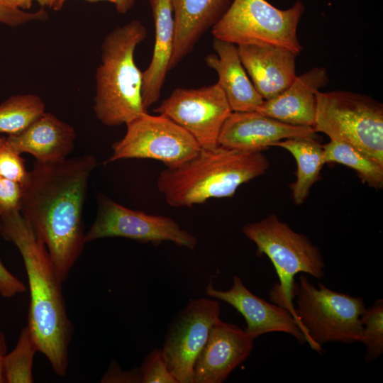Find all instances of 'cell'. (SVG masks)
Segmentation results:
<instances>
[{"label":"cell","mask_w":383,"mask_h":383,"mask_svg":"<svg viewBox=\"0 0 383 383\" xmlns=\"http://www.w3.org/2000/svg\"><path fill=\"white\" fill-rule=\"evenodd\" d=\"M96 165L91 155L57 162L35 160L23 187L20 213L45 246L63 282L86 244L83 210Z\"/></svg>","instance_id":"cell-1"},{"label":"cell","mask_w":383,"mask_h":383,"mask_svg":"<svg viewBox=\"0 0 383 383\" xmlns=\"http://www.w3.org/2000/svg\"><path fill=\"white\" fill-rule=\"evenodd\" d=\"M0 233L18 248L30 292L28 327L53 371L67 374L72 325L59 277L45 246L35 237L20 212L0 218Z\"/></svg>","instance_id":"cell-2"},{"label":"cell","mask_w":383,"mask_h":383,"mask_svg":"<svg viewBox=\"0 0 383 383\" xmlns=\"http://www.w3.org/2000/svg\"><path fill=\"white\" fill-rule=\"evenodd\" d=\"M262 151L201 148L186 162L161 171L157 189L169 205L177 208L231 197L240 185L267 172L270 161Z\"/></svg>","instance_id":"cell-3"},{"label":"cell","mask_w":383,"mask_h":383,"mask_svg":"<svg viewBox=\"0 0 383 383\" xmlns=\"http://www.w3.org/2000/svg\"><path fill=\"white\" fill-rule=\"evenodd\" d=\"M147 33L141 21L133 20L110 31L102 42L93 109L105 126L126 125L148 112L142 98L143 72L134 59Z\"/></svg>","instance_id":"cell-4"},{"label":"cell","mask_w":383,"mask_h":383,"mask_svg":"<svg viewBox=\"0 0 383 383\" xmlns=\"http://www.w3.org/2000/svg\"><path fill=\"white\" fill-rule=\"evenodd\" d=\"M243 233L255 243L257 253L265 255L275 268L279 283L270 292L271 301L289 311L299 326L293 303L294 277L301 272L318 279L324 277L325 263L319 250L274 213L245 224Z\"/></svg>","instance_id":"cell-5"},{"label":"cell","mask_w":383,"mask_h":383,"mask_svg":"<svg viewBox=\"0 0 383 383\" xmlns=\"http://www.w3.org/2000/svg\"><path fill=\"white\" fill-rule=\"evenodd\" d=\"M294 299L300 328L313 350L321 353L322 345L329 342H360V316L366 308L361 297L333 291L321 283L316 287L301 274Z\"/></svg>","instance_id":"cell-6"},{"label":"cell","mask_w":383,"mask_h":383,"mask_svg":"<svg viewBox=\"0 0 383 383\" xmlns=\"http://www.w3.org/2000/svg\"><path fill=\"white\" fill-rule=\"evenodd\" d=\"M313 127L331 140L350 144L383 166V105L360 93L318 91Z\"/></svg>","instance_id":"cell-7"},{"label":"cell","mask_w":383,"mask_h":383,"mask_svg":"<svg viewBox=\"0 0 383 383\" xmlns=\"http://www.w3.org/2000/svg\"><path fill=\"white\" fill-rule=\"evenodd\" d=\"M304 11L300 0L287 9L266 0H233L211 33L215 38L236 45H275L299 55L302 46L297 28Z\"/></svg>","instance_id":"cell-8"},{"label":"cell","mask_w":383,"mask_h":383,"mask_svg":"<svg viewBox=\"0 0 383 383\" xmlns=\"http://www.w3.org/2000/svg\"><path fill=\"white\" fill-rule=\"evenodd\" d=\"M126 127L125 135L113 144L108 162L154 159L171 167L189 160L201 149L189 132L160 114L145 113L127 123Z\"/></svg>","instance_id":"cell-9"},{"label":"cell","mask_w":383,"mask_h":383,"mask_svg":"<svg viewBox=\"0 0 383 383\" xmlns=\"http://www.w3.org/2000/svg\"><path fill=\"white\" fill-rule=\"evenodd\" d=\"M98 206L96 217L85 233L86 243L118 237L155 244L170 241L189 249L196 246V238L170 217L127 208L104 194L98 196Z\"/></svg>","instance_id":"cell-10"},{"label":"cell","mask_w":383,"mask_h":383,"mask_svg":"<svg viewBox=\"0 0 383 383\" xmlns=\"http://www.w3.org/2000/svg\"><path fill=\"white\" fill-rule=\"evenodd\" d=\"M219 319V302L201 298L190 299L170 322L161 350L178 383H193L196 360Z\"/></svg>","instance_id":"cell-11"},{"label":"cell","mask_w":383,"mask_h":383,"mask_svg":"<svg viewBox=\"0 0 383 383\" xmlns=\"http://www.w3.org/2000/svg\"><path fill=\"white\" fill-rule=\"evenodd\" d=\"M155 111L189 132L201 148L218 146L221 129L232 110L219 85L176 88Z\"/></svg>","instance_id":"cell-12"},{"label":"cell","mask_w":383,"mask_h":383,"mask_svg":"<svg viewBox=\"0 0 383 383\" xmlns=\"http://www.w3.org/2000/svg\"><path fill=\"white\" fill-rule=\"evenodd\" d=\"M254 340L239 326L217 321L194 367L193 383H222L250 355Z\"/></svg>","instance_id":"cell-13"},{"label":"cell","mask_w":383,"mask_h":383,"mask_svg":"<svg viewBox=\"0 0 383 383\" xmlns=\"http://www.w3.org/2000/svg\"><path fill=\"white\" fill-rule=\"evenodd\" d=\"M206 293L235 309L245 318V330L253 339L267 333L282 332L292 335L301 343L306 342L302 331L289 311L252 294L237 275L233 276L229 289H217L210 283Z\"/></svg>","instance_id":"cell-14"},{"label":"cell","mask_w":383,"mask_h":383,"mask_svg":"<svg viewBox=\"0 0 383 383\" xmlns=\"http://www.w3.org/2000/svg\"><path fill=\"white\" fill-rule=\"evenodd\" d=\"M316 133L312 127L287 124L256 111H232L221 129L218 145L239 150H265L278 141Z\"/></svg>","instance_id":"cell-15"},{"label":"cell","mask_w":383,"mask_h":383,"mask_svg":"<svg viewBox=\"0 0 383 383\" xmlns=\"http://www.w3.org/2000/svg\"><path fill=\"white\" fill-rule=\"evenodd\" d=\"M240 61L264 100L281 94L296 77L298 54L270 45H237Z\"/></svg>","instance_id":"cell-16"},{"label":"cell","mask_w":383,"mask_h":383,"mask_svg":"<svg viewBox=\"0 0 383 383\" xmlns=\"http://www.w3.org/2000/svg\"><path fill=\"white\" fill-rule=\"evenodd\" d=\"M328 82L325 67H313L296 76L281 94L264 100L256 111L287 124L313 128L316 112V94Z\"/></svg>","instance_id":"cell-17"},{"label":"cell","mask_w":383,"mask_h":383,"mask_svg":"<svg viewBox=\"0 0 383 383\" xmlns=\"http://www.w3.org/2000/svg\"><path fill=\"white\" fill-rule=\"evenodd\" d=\"M76 137L72 126L45 111L25 130L7 138L21 154H30L39 162H57L72 152Z\"/></svg>","instance_id":"cell-18"},{"label":"cell","mask_w":383,"mask_h":383,"mask_svg":"<svg viewBox=\"0 0 383 383\" xmlns=\"http://www.w3.org/2000/svg\"><path fill=\"white\" fill-rule=\"evenodd\" d=\"M233 0H172L174 42L170 70L194 48L223 16Z\"/></svg>","instance_id":"cell-19"},{"label":"cell","mask_w":383,"mask_h":383,"mask_svg":"<svg viewBox=\"0 0 383 383\" xmlns=\"http://www.w3.org/2000/svg\"><path fill=\"white\" fill-rule=\"evenodd\" d=\"M215 53L205 57L206 65L218 74V82L232 111H255L264 99L248 78L237 45L214 38Z\"/></svg>","instance_id":"cell-20"},{"label":"cell","mask_w":383,"mask_h":383,"mask_svg":"<svg viewBox=\"0 0 383 383\" xmlns=\"http://www.w3.org/2000/svg\"><path fill=\"white\" fill-rule=\"evenodd\" d=\"M155 25V44L151 61L143 72L142 98L144 108L160 99L172 55L174 21L172 0H149Z\"/></svg>","instance_id":"cell-21"},{"label":"cell","mask_w":383,"mask_h":383,"mask_svg":"<svg viewBox=\"0 0 383 383\" xmlns=\"http://www.w3.org/2000/svg\"><path fill=\"white\" fill-rule=\"evenodd\" d=\"M272 146L289 151L296 160V179L291 184L290 189L294 203L301 205L307 199L313 185L320 179V172L324 165L323 145L316 136H307L284 139L274 143Z\"/></svg>","instance_id":"cell-22"},{"label":"cell","mask_w":383,"mask_h":383,"mask_svg":"<svg viewBox=\"0 0 383 383\" xmlns=\"http://www.w3.org/2000/svg\"><path fill=\"white\" fill-rule=\"evenodd\" d=\"M322 161L324 165L335 162L349 167L369 187H383V166L350 144L331 140L323 145Z\"/></svg>","instance_id":"cell-23"},{"label":"cell","mask_w":383,"mask_h":383,"mask_svg":"<svg viewBox=\"0 0 383 383\" xmlns=\"http://www.w3.org/2000/svg\"><path fill=\"white\" fill-rule=\"evenodd\" d=\"M45 111V104L38 95L12 96L0 104V133L18 134Z\"/></svg>","instance_id":"cell-24"},{"label":"cell","mask_w":383,"mask_h":383,"mask_svg":"<svg viewBox=\"0 0 383 383\" xmlns=\"http://www.w3.org/2000/svg\"><path fill=\"white\" fill-rule=\"evenodd\" d=\"M37 345L28 326L20 332L14 348L6 353L4 359L5 382H33V365Z\"/></svg>","instance_id":"cell-25"},{"label":"cell","mask_w":383,"mask_h":383,"mask_svg":"<svg viewBox=\"0 0 383 383\" xmlns=\"http://www.w3.org/2000/svg\"><path fill=\"white\" fill-rule=\"evenodd\" d=\"M360 342L366 346L365 360L370 362L383 353V300L378 299L372 306L365 308L360 316Z\"/></svg>","instance_id":"cell-26"},{"label":"cell","mask_w":383,"mask_h":383,"mask_svg":"<svg viewBox=\"0 0 383 383\" xmlns=\"http://www.w3.org/2000/svg\"><path fill=\"white\" fill-rule=\"evenodd\" d=\"M6 137H0V177L26 184L28 171L23 158Z\"/></svg>","instance_id":"cell-27"},{"label":"cell","mask_w":383,"mask_h":383,"mask_svg":"<svg viewBox=\"0 0 383 383\" xmlns=\"http://www.w3.org/2000/svg\"><path fill=\"white\" fill-rule=\"evenodd\" d=\"M140 383H178L169 370L162 350L154 348L138 368Z\"/></svg>","instance_id":"cell-28"},{"label":"cell","mask_w":383,"mask_h":383,"mask_svg":"<svg viewBox=\"0 0 383 383\" xmlns=\"http://www.w3.org/2000/svg\"><path fill=\"white\" fill-rule=\"evenodd\" d=\"M23 191L20 183L0 177V218L20 212Z\"/></svg>","instance_id":"cell-29"},{"label":"cell","mask_w":383,"mask_h":383,"mask_svg":"<svg viewBox=\"0 0 383 383\" xmlns=\"http://www.w3.org/2000/svg\"><path fill=\"white\" fill-rule=\"evenodd\" d=\"M48 12L43 9L37 11L27 12L18 9L5 0H0V23L11 27H17L34 21H45Z\"/></svg>","instance_id":"cell-30"},{"label":"cell","mask_w":383,"mask_h":383,"mask_svg":"<svg viewBox=\"0 0 383 383\" xmlns=\"http://www.w3.org/2000/svg\"><path fill=\"white\" fill-rule=\"evenodd\" d=\"M26 290L24 283L13 275L0 260V295L11 298Z\"/></svg>","instance_id":"cell-31"},{"label":"cell","mask_w":383,"mask_h":383,"mask_svg":"<svg viewBox=\"0 0 383 383\" xmlns=\"http://www.w3.org/2000/svg\"><path fill=\"white\" fill-rule=\"evenodd\" d=\"M101 382L140 383L138 368L123 370L116 362H111L101 378Z\"/></svg>","instance_id":"cell-32"},{"label":"cell","mask_w":383,"mask_h":383,"mask_svg":"<svg viewBox=\"0 0 383 383\" xmlns=\"http://www.w3.org/2000/svg\"><path fill=\"white\" fill-rule=\"evenodd\" d=\"M67 0H59L56 6L53 9L54 10H60L64 5L65 2ZM90 2H96L100 1H106L112 3L117 12L120 14L127 13L135 4L137 0H85Z\"/></svg>","instance_id":"cell-33"},{"label":"cell","mask_w":383,"mask_h":383,"mask_svg":"<svg viewBox=\"0 0 383 383\" xmlns=\"http://www.w3.org/2000/svg\"><path fill=\"white\" fill-rule=\"evenodd\" d=\"M7 353L6 340L4 334L0 331V383L5 382L4 372V359Z\"/></svg>","instance_id":"cell-34"},{"label":"cell","mask_w":383,"mask_h":383,"mask_svg":"<svg viewBox=\"0 0 383 383\" xmlns=\"http://www.w3.org/2000/svg\"><path fill=\"white\" fill-rule=\"evenodd\" d=\"M11 5L20 9L21 10L29 9L32 5L34 0H5Z\"/></svg>","instance_id":"cell-35"},{"label":"cell","mask_w":383,"mask_h":383,"mask_svg":"<svg viewBox=\"0 0 383 383\" xmlns=\"http://www.w3.org/2000/svg\"><path fill=\"white\" fill-rule=\"evenodd\" d=\"M41 6L54 9L59 0H35Z\"/></svg>","instance_id":"cell-36"}]
</instances>
